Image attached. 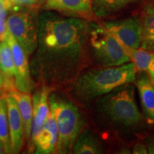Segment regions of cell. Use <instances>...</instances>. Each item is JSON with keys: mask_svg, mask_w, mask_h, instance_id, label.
Returning a JSON list of instances; mask_svg holds the SVG:
<instances>
[{"mask_svg": "<svg viewBox=\"0 0 154 154\" xmlns=\"http://www.w3.org/2000/svg\"><path fill=\"white\" fill-rule=\"evenodd\" d=\"M88 27L81 18L40 15L37 47L30 63L33 79L50 88L74 82L85 64Z\"/></svg>", "mask_w": 154, "mask_h": 154, "instance_id": "obj_1", "label": "cell"}, {"mask_svg": "<svg viewBox=\"0 0 154 154\" xmlns=\"http://www.w3.org/2000/svg\"><path fill=\"white\" fill-rule=\"evenodd\" d=\"M136 72L134 63L130 61L120 66L91 69L72 82L71 93L79 102L86 103L121 85L134 82Z\"/></svg>", "mask_w": 154, "mask_h": 154, "instance_id": "obj_2", "label": "cell"}, {"mask_svg": "<svg viewBox=\"0 0 154 154\" xmlns=\"http://www.w3.org/2000/svg\"><path fill=\"white\" fill-rule=\"evenodd\" d=\"M96 108L98 114L115 128L131 132L143 128V116L138 110L135 88L131 83L101 96Z\"/></svg>", "mask_w": 154, "mask_h": 154, "instance_id": "obj_3", "label": "cell"}, {"mask_svg": "<svg viewBox=\"0 0 154 154\" xmlns=\"http://www.w3.org/2000/svg\"><path fill=\"white\" fill-rule=\"evenodd\" d=\"M49 105L57 126L56 153H71L77 137L84 128V117L72 101L57 92H50Z\"/></svg>", "mask_w": 154, "mask_h": 154, "instance_id": "obj_4", "label": "cell"}, {"mask_svg": "<svg viewBox=\"0 0 154 154\" xmlns=\"http://www.w3.org/2000/svg\"><path fill=\"white\" fill-rule=\"evenodd\" d=\"M88 44L95 60L105 67L129 62L126 48L103 25L89 24Z\"/></svg>", "mask_w": 154, "mask_h": 154, "instance_id": "obj_5", "label": "cell"}, {"mask_svg": "<svg viewBox=\"0 0 154 154\" xmlns=\"http://www.w3.org/2000/svg\"><path fill=\"white\" fill-rule=\"evenodd\" d=\"M6 26L26 54H33L38 37V19L35 14L29 11L13 13L6 20Z\"/></svg>", "mask_w": 154, "mask_h": 154, "instance_id": "obj_6", "label": "cell"}, {"mask_svg": "<svg viewBox=\"0 0 154 154\" xmlns=\"http://www.w3.org/2000/svg\"><path fill=\"white\" fill-rule=\"evenodd\" d=\"M104 27L110 32L126 49H139L142 42V25L138 17L102 23Z\"/></svg>", "mask_w": 154, "mask_h": 154, "instance_id": "obj_7", "label": "cell"}, {"mask_svg": "<svg viewBox=\"0 0 154 154\" xmlns=\"http://www.w3.org/2000/svg\"><path fill=\"white\" fill-rule=\"evenodd\" d=\"M5 39L12 51L15 66L14 86L17 90L30 94L34 87V81L32 76L28 55L16 38L7 31Z\"/></svg>", "mask_w": 154, "mask_h": 154, "instance_id": "obj_8", "label": "cell"}, {"mask_svg": "<svg viewBox=\"0 0 154 154\" xmlns=\"http://www.w3.org/2000/svg\"><path fill=\"white\" fill-rule=\"evenodd\" d=\"M51 88L46 86L36 91L33 96V119H32V133L30 137L31 149L34 151V143L36 136L42 130L44 121L49 112V96Z\"/></svg>", "mask_w": 154, "mask_h": 154, "instance_id": "obj_9", "label": "cell"}, {"mask_svg": "<svg viewBox=\"0 0 154 154\" xmlns=\"http://www.w3.org/2000/svg\"><path fill=\"white\" fill-rule=\"evenodd\" d=\"M5 99L7 106L11 152L12 153H18L23 146L25 136L24 121L16 100L10 95L6 96Z\"/></svg>", "mask_w": 154, "mask_h": 154, "instance_id": "obj_10", "label": "cell"}, {"mask_svg": "<svg viewBox=\"0 0 154 154\" xmlns=\"http://www.w3.org/2000/svg\"><path fill=\"white\" fill-rule=\"evenodd\" d=\"M45 7L77 18L91 19L95 16L92 0H47Z\"/></svg>", "mask_w": 154, "mask_h": 154, "instance_id": "obj_11", "label": "cell"}, {"mask_svg": "<svg viewBox=\"0 0 154 154\" xmlns=\"http://www.w3.org/2000/svg\"><path fill=\"white\" fill-rule=\"evenodd\" d=\"M58 140L57 123L51 110L34 143V153L50 154L56 151Z\"/></svg>", "mask_w": 154, "mask_h": 154, "instance_id": "obj_12", "label": "cell"}, {"mask_svg": "<svg viewBox=\"0 0 154 154\" xmlns=\"http://www.w3.org/2000/svg\"><path fill=\"white\" fill-rule=\"evenodd\" d=\"M142 111L147 121L154 123V85L146 72H141L136 80Z\"/></svg>", "mask_w": 154, "mask_h": 154, "instance_id": "obj_13", "label": "cell"}, {"mask_svg": "<svg viewBox=\"0 0 154 154\" xmlns=\"http://www.w3.org/2000/svg\"><path fill=\"white\" fill-rule=\"evenodd\" d=\"M9 95L16 100L24 125L26 139L30 140L33 119V103L30 94L24 93L17 89H11Z\"/></svg>", "mask_w": 154, "mask_h": 154, "instance_id": "obj_14", "label": "cell"}, {"mask_svg": "<svg viewBox=\"0 0 154 154\" xmlns=\"http://www.w3.org/2000/svg\"><path fill=\"white\" fill-rule=\"evenodd\" d=\"M72 153L75 154L102 153L103 149L97 136L88 128H84L75 141Z\"/></svg>", "mask_w": 154, "mask_h": 154, "instance_id": "obj_15", "label": "cell"}, {"mask_svg": "<svg viewBox=\"0 0 154 154\" xmlns=\"http://www.w3.org/2000/svg\"><path fill=\"white\" fill-rule=\"evenodd\" d=\"M141 49L154 52V4L144 8L142 18Z\"/></svg>", "mask_w": 154, "mask_h": 154, "instance_id": "obj_16", "label": "cell"}, {"mask_svg": "<svg viewBox=\"0 0 154 154\" xmlns=\"http://www.w3.org/2000/svg\"><path fill=\"white\" fill-rule=\"evenodd\" d=\"M140 0H92V8L95 17H106Z\"/></svg>", "mask_w": 154, "mask_h": 154, "instance_id": "obj_17", "label": "cell"}, {"mask_svg": "<svg viewBox=\"0 0 154 154\" xmlns=\"http://www.w3.org/2000/svg\"><path fill=\"white\" fill-rule=\"evenodd\" d=\"M135 67L140 72H146L150 79L154 77V52L141 49H126Z\"/></svg>", "mask_w": 154, "mask_h": 154, "instance_id": "obj_18", "label": "cell"}, {"mask_svg": "<svg viewBox=\"0 0 154 154\" xmlns=\"http://www.w3.org/2000/svg\"><path fill=\"white\" fill-rule=\"evenodd\" d=\"M0 68L5 77V83L9 86L14 84V58L11 48L6 39L0 42Z\"/></svg>", "mask_w": 154, "mask_h": 154, "instance_id": "obj_19", "label": "cell"}, {"mask_svg": "<svg viewBox=\"0 0 154 154\" xmlns=\"http://www.w3.org/2000/svg\"><path fill=\"white\" fill-rule=\"evenodd\" d=\"M0 141L2 143L5 153H11V147L6 99H0Z\"/></svg>", "mask_w": 154, "mask_h": 154, "instance_id": "obj_20", "label": "cell"}, {"mask_svg": "<svg viewBox=\"0 0 154 154\" xmlns=\"http://www.w3.org/2000/svg\"><path fill=\"white\" fill-rule=\"evenodd\" d=\"M12 2V9L18 10L22 7L30 8L36 6L38 2V0H11Z\"/></svg>", "mask_w": 154, "mask_h": 154, "instance_id": "obj_21", "label": "cell"}, {"mask_svg": "<svg viewBox=\"0 0 154 154\" xmlns=\"http://www.w3.org/2000/svg\"><path fill=\"white\" fill-rule=\"evenodd\" d=\"M132 153L134 154H146L148 153V150L146 146L143 144L137 143H136L133 148Z\"/></svg>", "mask_w": 154, "mask_h": 154, "instance_id": "obj_22", "label": "cell"}, {"mask_svg": "<svg viewBox=\"0 0 154 154\" xmlns=\"http://www.w3.org/2000/svg\"><path fill=\"white\" fill-rule=\"evenodd\" d=\"M7 26H6L5 18L0 17V42L5 39L6 33H7Z\"/></svg>", "mask_w": 154, "mask_h": 154, "instance_id": "obj_23", "label": "cell"}, {"mask_svg": "<svg viewBox=\"0 0 154 154\" xmlns=\"http://www.w3.org/2000/svg\"><path fill=\"white\" fill-rule=\"evenodd\" d=\"M146 148H147L148 153L154 154V134L151 135L146 139Z\"/></svg>", "mask_w": 154, "mask_h": 154, "instance_id": "obj_24", "label": "cell"}, {"mask_svg": "<svg viewBox=\"0 0 154 154\" xmlns=\"http://www.w3.org/2000/svg\"><path fill=\"white\" fill-rule=\"evenodd\" d=\"M0 2L2 4L7 10L12 9V2H11V0H0Z\"/></svg>", "mask_w": 154, "mask_h": 154, "instance_id": "obj_25", "label": "cell"}, {"mask_svg": "<svg viewBox=\"0 0 154 154\" xmlns=\"http://www.w3.org/2000/svg\"><path fill=\"white\" fill-rule=\"evenodd\" d=\"M5 85V77L2 74H0V88Z\"/></svg>", "mask_w": 154, "mask_h": 154, "instance_id": "obj_26", "label": "cell"}, {"mask_svg": "<svg viewBox=\"0 0 154 154\" xmlns=\"http://www.w3.org/2000/svg\"><path fill=\"white\" fill-rule=\"evenodd\" d=\"M2 153H5V149H4L2 143L1 141H0V154Z\"/></svg>", "mask_w": 154, "mask_h": 154, "instance_id": "obj_27", "label": "cell"}, {"mask_svg": "<svg viewBox=\"0 0 154 154\" xmlns=\"http://www.w3.org/2000/svg\"><path fill=\"white\" fill-rule=\"evenodd\" d=\"M151 82H152V83H153V85H154V77H153V78H152V79H151Z\"/></svg>", "mask_w": 154, "mask_h": 154, "instance_id": "obj_28", "label": "cell"}, {"mask_svg": "<svg viewBox=\"0 0 154 154\" xmlns=\"http://www.w3.org/2000/svg\"><path fill=\"white\" fill-rule=\"evenodd\" d=\"M0 71H1V68H0Z\"/></svg>", "mask_w": 154, "mask_h": 154, "instance_id": "obj_29", "label": "cell"}]
</instances>
